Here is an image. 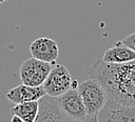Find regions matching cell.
Listing matches in <instances>:
<instances>
[{
    "label": "cell",
    "instance_id": "obj_12",
    "mask_svg": "<svg viewBox=\"0 0 135 122\" xmlns=\"http://www.w3.org/2000/svg\"><path fill=\"white\" fill-rule=\"evenodd\" d=\"M121 41L123 44H126L127 46H129L130 48H132L135 52V32L133 34L127 36L126 38H123Z\"/></svg>",
    "mask_w": 135,
    "mask_h": 122
},
{
    "label": "cell",
    "instance_id": "obj_3",
    "mask_svg": "<svg viewBox=\"0 0 135 122\" xmlns=\"http://www.w3.org/2000/svg\"><path fill=\"white\" fill-rule=\"evenodd\" d=\"M53 63L45 62L34 57L24 60L20 66V79L23 84L30 86L42 85L46 79Z\"/></svg>",
    "mask_w": 135,
    "mask_h": 122
},
{
    "label": "cell",
    "instance_id": "obj_11",
    "mask_svg": "<svg viewBox=\"0 0 135 122\" xmlns=\"http://www.w3.org/2000/svg\"><path fill=\"white\" fill-rule=\"evenodd\" d=\"M11 114L21 118L23 122H35L38 113V101H26L16 103L11 108Z\"/></svg>",
    "mask_w": 135,
    "mask_h": 122
},
{
    "label": "cell",
    "instance_id": "obj_2",
    "mask_svg": "<svg viewBox=\"0 0 135 122\" xmlns=\"http://www.w3.org/2000/svg\"><path fill=\"white\" fill-rule=\"evenodd\" d=\"M77 90L80 94L85 110L86 121H97V115L107 102L108 96L102 85L93 78L78 84Z\"/></svg>",
    "mask_w": 135,
    "mask_h": 122
},
{
    "label": "cell",
    "instance_id": "obj_9",
    "mask_svg": "<svg viewBox=\"0 0 135 122\" xmlns=\"http://www.w3.org/2000/svg\"><path fill=\"white\" fill-rule=\"evenodd\" d=\"M45 95V92L42 85L39 86H30L25 84L17 85L7 92L6 98L13 103H21L26 101H37L42 96Z\"/></svg>",
    "mask_w": 135,
    "mask_h": 122
},
{
    "label": "cell",
    "instance_id": "obj_14",
    "mask_svg": "<svg viewBox=\"0 0 135 122\" xmlns=\"http://www.w3.org/2000/svg\"><path fill=\"white\" fill-rule=\"evenodd\" d=\"M78 86V81L77 80H72L71 82V88H77Z\"/></svg>",
    "mask_w": 135,
    "mask_h": 122
},
{
    "label": "cell",
    "instance_id": "obj_8",
    "mask_svg": "<svg viewBox=\"0 0 135 122\" xmlns=\"http://www.w3.org/2000/svg\"><path fill=\"white\" fill-rule=\"evenodd\" d=\"M30 52L32 57L53 64L59 56V48L56 41L49 37H40L34 40L30 45Z\"/></svg>",
    "mask_w": 135,
    "mask_h": 122
},
{
    "label": "cell",
    "instance_id": "obj_1",
    "mask_svg": "<svg viewBox=\"0 0 135 122\" xmlns=\"http://www.w3.org/2000/svg\"><path fill=\"white\" fill-rule=\"evenodd\" d=\"M86 74L102 85L108 99L135 105V60L109 63L98 59L86 69Z\"/></svg>",
    "mask_w": 135,
    "mask_h": 122
},
{
    "label": "cell",
    "instance_id": "obj_15",
    "mask_svg": "<svg viewBox=\"0 0 135 122\" xmlns=\"http://www.w3.org/2000/svg\"><path fill=\"white\" fill-rule=\"evenodd\" d=\"M5 1H6V0H0V4L3 3V2H5Z\"/></svg>",
    "mask_w": 135,
    "mask_h": 122
},
{
    "label": "cell",
    "instance_id": "obj_10",
    "mask_svg": "<svg viewBox=\"0 0 135 122\" xmlns=\"http://www.w3.org/2000/svg\"><path fill=\"white\" fill-rule=\"evenodd\" d=\"M101 59L109 63H126L135 60V52L122 41H118L104 52Z\"/></svg>",
    "mask_w": 135,
    "mask_h": 122
},
{
    "label": "cell",
    "instance_id": "obj_4",
    "mask_svg": "<svg viewBox=\"0 0 135 122\" xmlns=\"http://www.w3.org/2000/svg\"><path fill=\"white\" fill-rule=\"evenodd\" d=\"M72 77L64 65L56 64L50 70L46 79L42 83V87L46 95L59 97L71 88Z\"/></svg>",
    "mask_w": 135,
    "mask_h": 122
},
{
    "label": "cell",
    "instance_id": "obj_13",
    "mask_svg": "<svg viewBox=\"0 0 135 122\" xmlns=\"http://www.w3.org/2000/svg\"><path fill=\"white\" fill-rule=\"evenodd\" d=\"M11 122H23V121L21 120L20 117L16 116V115H13V117L11 118Z\"/></svg>",
    "mask_w": 135,
    "mask_h": 122
},
{
    "label": "cell",
    "instance_id": "obj_6",
    "mask_svg": "<svg viewBox=\"0 0 135 122\" xmlns=\"http://www.w3.org/2000/svg\"><path fill=\"white\" fill-rule=\"evenodd\" d=\"M97 121L135 122V105L121 104L107 99L105 104L97 115Z\"/></svg>",
    "mask_w": 135,
    "mask_h": 122
},
{
    "label": "cell",
    "instance_id": "obj_7",
    "mask_svg": "<svg viewBox=\"0 0 135 122\" xmlns=\"http://www.w3.org/2000/svg\"><path fill=\"white\" fill-rule=\"evenodd\" d=\"M38 101V113L35 122L44 121H70L68 117L61 111L57 97H52L50 95H44Z\"/></svg>",
    "mask_w": 135,
    "mask_h": 122
},
{
    "label": "cell",
    "instance_id": "obj_5",
    "mask_svg": "<svg viewBox=\"0 0 135 122\" xmlns=\"http://www.w3.org/2000/svg\"><path fill=\"white\" fill-rule=\"evenodd\" d=\"M57 99L61 111L70 121H86V110L77 88H70Z\"/></svg>",
    "mask_w": 135,
    "mask_h": 122
}]
</instances>
